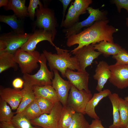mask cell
Masks as SVG:
<instances>
[{"mask_svg":"<svg viewBox=\"0 0 128 128\" xmlns=\"http://www.w3.org/2000/svg\"><path fill=\"white\" fill-rule=\"evenodd\" d=\"M109 22L108 19L96 21L83 31L69 37L67 38L66 44L67 46L78 45L71 51L70 53L84 46L95 44L103 41L114 43L113 35L119 29L109 25Z\"/></svg>","mask_w":128,"mask_h":128,"instance_id":"cell-1","label":"cell"},{"mask_svg":"<svg viewBox=\"0 0 128 128\" xmlns=\"http://www.w3.org/2000/svg\"><path fill=\"white\" fill-rule=\"evenodd\" d=\"M56 53L53 54L44 49L43 53L48 62L51 71H59L63 78H65L66 70L69 69L73 70H80L79 64L76 57L72 56L69 50L55 47Z\"/></svg>","mask_w":128,"mask_h":128,"instance_id":"cell-2","label":"cell"},{"mask_svg":"<svg viewBox=\"0 0 128 128\" xmlns=\"http://www.w3.org/2000/svg\"><path fill=\"white\" fill-rule=\"evenodd\" d=\"M36 19L32 25L34 31L37 27L51 33L53 41L57 33L56 28L58 26L57 19L52 9L43 7V5L39 6L36 10Z\"/></svg>","mask_w":128,"mask_h":128,"instance_id":"cell-3","label":"cell"},{"mask_svg":"<svg viewBox=\"0 0 128 128\" xmlns=\"http://www.w3.org/2000/svg\"><path fill=\"white\" fill-rule=\"evenodd\" d=\"M47 60L43 53L40 55L39 61L40 65L39 69L33 75L29 74H23V78L32 86H42L51 85L54 76L53 71H49L46 65Z\"/></svg>","mask_w":128,"mask_h":128,"instance_id":"cell-4","label":"cell"},{"mask_svg":"<svg viewBox=\"0 0 128 128\" xmlns=\"http://www.w3.org/2000/svg\"><path fill=\"white\" fill-rule=\"evenodd\" d=\"M32 33L17 34L13 31L0 36V53L6 52L14 54L27 41Z\"/></svg>","mask_w":128,"mask_h":128,"instance_id":"cell-5","label":"cell"},{"mask_svg":"<svg viewBox=\"0 0 128 128\" xmlns=\"http://www.w3.org/2000/svg\"><path fill=\"white\" fill-rule=\"evenodd\" d=\"M41 54L37 51L27 52L18 49L14 54V58L23 74H29L38 67Z\"/></svg>","mask_w":128,"mask_h":128,"instance_id":"cell-6","label":"cell"},{"mask_svg":"<svg viewBox=\"0 0 128 128\" xmlns=\"http://www.w3.org/2000/svg\"><path fill=\"white\" fill-rule=\"evenodd\" d=\"M87 10L89 15L86 19L77 23L69 28L64 29L65 38L79 33L82 28L88 27L96 21L108 19L107 17V13L105 11L100 10L99 8L94 9L91 7H89Z\"/></svg>","mask_w":128,"mask_h":128,"instance_id":"cell-7","label":"cell"},{"mask_svg":"<svg viewBox=\"0 0 128 128\" xmlns=\"http://www.w3.org/2000/svg\"><path fill=\"white\" fill-rule=\"evenodd\" d=\"M92 96L91 92L84 90H79L71 84L67 105L76 112L84 115L87 105Z\"/></svg>","mask_w":128,"mask_h":128,"instance_id":"cell-8","label":"cell"},{"mask_svg":"<svg viewBox=\"0 0 128 128\" xmlns=\"http://www.w3.org/2000/svg\"><path fill=\"white\" fill-rule=\"evenodd\" d=\"M63 106L59 101L55 103L50 113L42 114L38 118L30 120L31 124L42 128H58Z\"/></svg>","mask_w":128,"mask_h":128,"instance_id":"cell-9","label":"cell"},{"mask_svg":"<svg viewBox=\"0 0 128 128\" xmlns=\"http://www.w3.org/2000/svg\"><path fill=\"white\" fill-rule=\"evenodd\" d=\"M92 44L84 46L71 53L76 58L80 71L85 72L86 68L91 65L93 61L101 54L95 50Z\"/></svg>","mask_w":128,"mask_h":128,"instance_id":"cell-10","label":"cell"},{"mask_svg":"<svg viewBox=\"0 0 128 128\" xmlns=\"http://www.w3.org/2000/svg\"><path fill=\"white\" fill-rule=\"evenodd\" d=\"M111 75L109 82L120 89L128 87V65H122L116 63L109 65Z\"/></svg>","mask_w":128,"mask_h":128,"instance_id":"cell-11","label":"cell"},{"mask_svg":"<svg viewBox=\"0 0 128 128\" xmlns=\"http://www.w3.org/2000/svg\"><path fill=\"white\" fill-rule=\"evenodd\" d=\"M33 33L20 48L22 50L27 52L33 51H35L37 44L44 41H48L55 47L56 46L53 42L51 33L39 29H35Z\"/></svg>","mask_w":128,"mask_h":128,"instance_id":"cell-12","label":"cell"},{"mask_svg":"<svg viewBox=\"0 0 128 128\" xmlns=\"http://www.w3.org/2000/svg\"><path fill=\"white\" fill-rule=\"evenodd\" d=\"M54 78L52 86L56 91L59 101L63 106L67 105L69 92L71 84L69 81L64 80L59 75L58 71L54 70Z\"/></svg>","mask_w":128,"mask_h":128,"instance_id":"cell-13","label":"cell"},{"mask_svg":"<svg viewBox=\"0 0 128 128\" xmlns=\"http://www.w3.org/2000/svg\"><path fill=\"white\" fill-rule=\"evenodd\" d=\"M89 76V74L86 71L75 72L69 69H67L65 73V77L68 81L78 90H84L90 92L88 87Z\"/></svg>","mask_w":128,"mask_h":128,"instance_id":"cell-14","label":"cell"},{"mask_svg":"<svg viewBox=\"0 0 128 128\" xmlns=\"http://www.w3.org/2000/svg\"><path fill=\"white\" fill-rule=\"evenodd\" d=\"M95 72L93 77L94 79L97 81L96 89L100 92L102 90L104 85L110 77L111 72L109 65L105 61H100L97 65Z\"/></svg>","mask_w":128,"mask_h":128,"instance_id":"cell-15","label":"cell"},{"mask_svg":"<svg viewBox=\"0 0 128 128\" xmlns=\"http://www.w3.org/2000/svg\"><path fill=\"white\" fill-rule=\"evenodd\" d=\"M0 96V98L9 104L13 110L18 108L22 97L21 90L10 87L1 89Z\"/></svg>","mask_w":128,"mask_h":128,"instance_id":"cell-16","label":"cell"},{"mask_svg":"<svg viewBox=\"0 0 128 128\" xmlns=\"http://www.w3.org/2000/svg\"><path fill=\"white\" fill-rule=\"evenodd\" d=\"M111 93V91L108 89L94 93L87 105L85 111V114L94 119H100L95 112V108L102 99L108 96Z\"/></svg>","mask_w":128,"mask_h":128,"instance_id":"cell-17","label":"cell"},{"mask_svg":"<svg viewBox=\"0 0 128 128\" xmlns=\"http://www.w3.org/2000/svg\"><path fill=\"white\" fill-rule=\"evenodd\" d=\"M36 98H42L48 100L54 103L59 101L55 90L51 85L32 86Z\"/></svg>","mask_w":128,"mask_h":128,"instance_id":"cell-18","label":"cell"},{"mask_svg":"<svg viewBox=\"0 0 128 128\" xmlns=\"http://www.w3.org/2000/svg\"><path fill=\"white\" fill-rule=\"evenodd\" d=\"M25 0H9L7 5L4 7L6 10H12L18 19L24 20L29 16Z\"/></svg>","mask_w":128,"mask_h":128,"instance_id":"cell-19","label":"cell"},{"mask_svg":"<svg viewBox=\"0 0 128 128\" xmlns=\"http://www.w3.org/2000/svg\"><path fill=\"white\" fill-rule=\"evenodd\" d=\"M93 45L95 50H97L105 57L117 54L122 48L117 43L110 42L105 41H101Z\"/></svg>","mask_w":128,"mask_h":128,"instance_id":"cell-20","label":"cell"},{"mask_svg":"<svg viewBox=\"0 0 128 128\" xmlns=\"http://www.w3.org/2000/svg\"><path fill=\"white\" fill-rule=\"evenodd\" d=\"M22 97L21 101L15 113H21L29 104L36 99L32 86L27 82H25L23 87L21 90Z\"/></svg>","mask_w":128,"mask_h":128,"instance_id":"cell-21","label":"cell"},{"mask_svg":"<svg viewBox=\"0 0 128 128\" xmlns=\"http://www.w3.org/2000/svg\"><path fill=\"white\" fill-rule=\"evenodd\" d=\"M24 20L18 19L14 14L10 15H0V21L8 25L14 32L19 34H23L25 33Z\"/></svg>","mask_w":128,"mask_h":128,"instance_id":"cell-22","label":"cell"},{"mask_svg":"<svg viewBox=\"0 0 128 128\" xmlns=\"http://www.w3.org/2000/svg\"><path fill=\"white\" fill-rule=\"evenodd\" d=\"M108 97L112 104L113 107V123L109 128H121V124L119 108L120 97L116 93H111Z\"/></svg>","mask_w":128,"mask_h":128,"instance_id":"cell-23","label":"cell"},{"mask_svg":"<svg viewBox=\"0 0 128 128\" xmlns=\"http://www.w3.org/2000/svg\"><path fill=\"white\" fill-rule=\"evenodd\" d=\"M18 67V64L14 58V54L6 52L0 53V73L10 68L16 71Z\"/></svg>","mask_w":128,"mask_h":128,"instance_id":"cell-24","label":"cell"},{"mask_svg":"<svg viewBox=\"0 0 128 128\" xmlns=\"http://www.w3.org/2000/svg\"><path fill=\"white\" fill-rule=\"evenodd\" d=\"M76 112L68 105L63 106L59 122L58 128H68Z\"/></svg>","mask_w":128,"mask_h":128,"instance_id":"cell-25","label":"cell"},{"mask_svg":"<svg viewBox=\"0 0 128 128\" xmlns=\"http://www.w3.org/2000/svg\"><path fill=\"white\" fill-rule=\"evenodd\" d=\"M80 15L74 9L73 3L69 8L65 18L61 26L65 29L69 28L77 22H79Z\"/></svg>","mask_w":128,"mask_h":128,"instance_id":"cell-26","label":"cell"},{"mask_svg":"<svg viewBox=\"0 0 128 128\" xmlns=\"http://www.w3.org/2000/svg\"><path fill=\"white\" fill-rule=\"evenodd\" d=\"M20 113L30 121L38 118L42 114L35 100L28 105Z\"/></svg>","mask_w":128,"mask_h":128,"instance_id":"cell-27","label":"cell"},{"mask_svg":"<svg viewBox=\"0 0 128 128\" xmlns=\"http://www.w3.org/2000/svg\"><path fill=\"white\" fill-rule=\"evenodd\" d=\"M119 108L121 128H126L128 125V102L120 97Z\"/></svg>","mask_w":128,"mask_h":128,"instance_id":"cell-28","label":"cell"},{"mask_svg":"<svg viewBox=\"0 0 128 128\" xmlns=\"http://www.w3.org/2000/svg\"><path fill=\"white\" fill-rule=\"evenodd\" d=\"M15 113L13 112L7 103L0 99V121L11 122Z\"/></svg>","mask_w":128,"mask_h":128,"instance_id":"cell-29","label":"cell"},{"mask_svg":"<svg viewBox=\"0 0 128 128\" xmlns=\"http://www.w3.org/2000/svg\"><path fill=\"white\" fill-rule=\"evenodd\" d=\"M11 122L16 128H42L33 126L30 120L20 113L14 116Z\"/></svg>","mask_w":128,"mask_h":128,"instance_id":"cell-30","label":"cell"},{"mask_svg":"<svg viewBox=\"0 0 128 128\" xmlns=\"http://www.w3.org/2000/svg\"><path fill=\"white\" fill-rule=\"evenodd\" d=\"M83 114L76 112L68 128H88L89 124Z\"/></svg>","mask_w":128,"mask_h":128,"instance_id":"cell-31","label":"cell"},{"mask_svg":"<svg viewBox=\"0 0 128 128\" xmlns=\"http://www.w3.org/2000/svg\"><path fill=\"white\" fill-rule=\"evenodd\" d=\"M35 100L42 114L50 113L53 108L55 103L48 100L42 98H36Z\"/></svg>","mask_w":128,"mask_h":128,"instance_id":"cell-32","label":"cell"},{"mask_svg":"<svg viewBox=\"0 0 128 128\" xmlns=\"http://www.w3.org/2000/svg\"><path fill=\"white\" fill-rule=\"evenodd\" d=\"M92 2V0H75L73 4L74 9L80 16L86 13L87 9Z\"/></svg>","mask_w":128,"mask_h":128,"instance_id":"cell-33","label":"cell"},{"mask_svg":"<svg viewBox=\"0 0 128 128\" xmlns=\"http://www.w3.org/2000/svg\"><path fill=\"white\" fill-rule=\"evenodd\" d=\"M112 58L116 60L117 64L128 65V52L125 49L122 48L118 54L113 56Z\"/></svg>","mask_w":128,"mask_h":128,"instance_id":"cell-34","label":"cell"},{"mask_svg":"<svg viewBox=\"0 0 128 128\" xmlns=\"http://www.w3.org/2000/svg\"><path fill=\"white\" fill-rule=\"evenodd\" d=\"M42 4L39 0H30L27 8L29 16L32 20H34L36 9Z\"/></svg>","mask_w":128,"mask_h":128,"instance_id":"cell-35","label":"cell"},{"mask_svg":"<svg viewBox=\"0 0 128 128\" xmlns=\"http://www.w3.org/2000/svg\"><path fill=\"white\" fill-rule=\"evenodd\" d=\"M111 1L115 5L119 13L121 12L122 8L125 9L128 13V0H113Z\"/></svg>","mask_w":128,"mask_h":128,"instance_id":"cell-36","label":"cell"},{"mask_svg":"<svg viewBox=\"0 0 128 128\" xmlns=\"http://www.w3.org/2000/svg\"><path fill=\"white\" fill-rule=\"evenodd\" d=\"M24 81L20 78H15L12 82V85L14 88L16 89H22Z\"/></svg>","mask_w":128,"mask_h":128,"instance_id":"cell-37","label":"cell"},{"mask_svg":"<svg viewBox=\"0 0 128 128\" xmlns=\"http://www.w3.org/2000/svg\"><path fill=\"white\" fill-rule=\"evenodd\" d=\"M59 1L62 3L63 6V11L62 12L63 17L61 24L63 22L65 12L67 8L72 0H59Z\"/></svg>","mask_w":128,"mask_h":128,"instance_id":"cell-38","label":"cell"},{"mask_svg":"<svg viewBox=\"0 0 128 128\" xmlns=\"http://www.w3.org/2000/svg\"><path fill=\"white\" fill-rule=\"evenodd\" d=\"M88 128H105L102 125L100 119H95L92 120Z\"/></svg>","mask_w":128,"mask_h":128,"instance_id":"cell-39","label":"cell"},{"mask_svg":"<svg viewBox=\"0 0 128 128\" xmlns=\"http://www.w3.org/2000/svg\"><path fill=\"white\" fill-rule=\"evenodd\" d=\"M0 127L1 128H16L11 122H1Z\"/></svg>","mask_w":128,"mask_h":128,"instance_id":"cell-40","label":"cell"},{"mask_svg":"<svg viewBox=\"0 0 128 128\" xmlns=\"http://www.w3.org/2000/svg\"><path fill=\"white\" fill-rule=\"evenodd\" d=\"M8 2L9 0H0V7L6 6L8 4Z\"/></svg>","mask_w":128,"mask_h":128,"instance_id":"cell-41","label":"cell"},{"mask_svg":"<svg viewBox=\"0 0 128 128\" xmlns=\"http://www.w3.org/2000/svg\"><path fill=\"white\" fill-rule=\"evenodd\" d=\"M126 26L128 27V17L126 18Z\"/></svg>","mask_w":128,"mask_h":128,"instance_id":"cell-42","label":"cell"},{"mask_svg":"<svg viewBox=\"0 0 128 128\" xmlns=\"http://www.w3.org/2000/svg\"><path fill=\"white\" fill-rule=\"evenodd\" d=\"M124 99L127 101L128 102V96L124 98Z\"/></svg>","mask_w":128,"mask_h":128,"instance_id":"cell-43","label":"cell"},{"mask_svg":"<svg viewBox=\"0 0 128 128\" xmlns=\"http://www.w3.org/2000/svg\"><path fill=\"white\" fill-rule=\"evenodd\" d=\"M126 128H128V125Z\"/></svg>","mask_w":128,"mask_h":128,"instance_id":"cell-44","label":"cell"}]
</instances>
